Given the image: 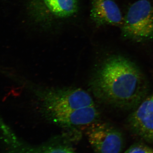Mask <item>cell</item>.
Instances as JSON below:
<instances>
[{
    "label": "cell",
    "mask_w": 153,
    "mask_h": 153,
    "mask_svg": "<svg viewBox=\"0 0 153 153\" xmlns=\"http://www.w3.org/2000/svg\"><path fill=\"white\" fill-rule=\"evenodd\" d=\"M96 97L123 109H134L148 93L146 78L138 66L120 55L108 57L96 70L91 81Z\"/></svg>",
    "instance_id": "6da1fadb"
},
{
    "label": "cell",
    "mask_w": 153,
    "mask_h": 153,
    "mask_svg": "<svg viewBox=\"0 0 153 153\" xmlns=\"http://www.w3.org/2000/svg\"><path fill=\"white\" fill-rule=\"evenodd\" d=\"M44 115L58 125L67 127L91 125L99 112L89 94L78 88H55L42 94Z\"/></svg>",
    "instance_id": "7a4b0ae2"
},
{
    "label": "cell",
    "mask_w": 153,
    "mask_h": 153,
    "mask_svg": "<svg viewBox=\"0 0 153 153\" xmlns=\"http://www.w3.org/2000/svg\"><path fill=\"white\" fill-rule=\"evenodd\" d=\"M121 36L138 43L153 39V7L149 0H138L130 7L124 17Z\"/></svg>",
    "instance_id": "3957f363"
},
{
    "label": "cell",
    "mask_w": 153,
    "mask_h": 153,
    "mask_svg": "<svg viewBox=\"0 0 153 153\" xmlns=\"http://www.w3.org/2000/svg\"><path fill=\"white\" fill-rule=\"evenodd\" d=\"M28 13L38 24L48 25L74 16L78 11V0H28Z\"/></svg>",
    "instance_id": "277c9868"
},
{
    "label": "cell",
    "mask_w": 153,
    "mask_h": 153,
    "mask_svg": "<svg viewBox=\"0 0 153 153\" xmlns=\"http://www.w3.org/2000/svg\"><path fill=\"white\" fill-rule=\"evenodd\" d=\"M87 131L88 141L95 153H121L124 144L119 130L105 123H94Z\"/></svg>",
    "instance_id": "5b68a950"
},
{
    "label": "cell",
    "mask_w": 153,
    "mask_h": 153,
    "mask_svg": "<svg viewBox=\"0 0 153 153\" xmlns=\"http://www.w3.org/2000/svg\"><path fill=\"white\" fill-rule=\"evenodd\" d=\"M134 109L128 119L130 128L145 140L153 143V92Z\"/></svg>",
    "instance_id": "8992f818"
},
{
    "label": "cell",
    "mask_w": 153,
    "mask_h": 153,
    "mask_svg": "<svg viewBox=\"0 0 153 153\" xmlns=\"http://www.w3.org/2000/svg\"><path fill=\"white\" fill-rule=\"evenodd\" d=\"M90 17L97 26H121L124 18L113 0H91Z\"/></svg>",
    "instance_id": "52a82bcc"
},
{
    "label": "cell",
    "mask_w": 153,
    "mask_h": 153,
    "mask_svg": "<svg viewBox=\"0 0 153 153\" xmlns=\"http://www.w3.org/2000/svg\"><path fill=\"white\" fill-rule=\"evenodd\" d=\"M12 153H76L74 151L62 146H50L41 147H22L19 143L13 145Z\"/></svg>",
    "instance_id": "ba28073f"
},
{
    "label": "cell",
    "mask_w": 153,
    "mask_h": 153,
    "mask_svg": "<svg viewBox=\"0 0 153 153\" xmlns=\"http://www.w3.org/2000/svg\"><path fill=\"white\" fill-rule=\"evenodd\" d=\"M125 153H153V149L140 143L131 146Z\"/></svg>",
    "instance_id": "9c48e42d"
}]
</instances>
